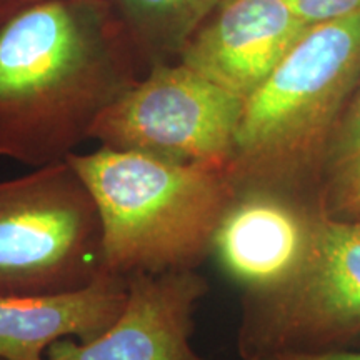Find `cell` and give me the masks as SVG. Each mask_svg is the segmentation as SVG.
<instances>
[{"instance_id": "1", "label": "cell", "mask_w": 360, "mask_h": 360, "mask_svg": "<svg viewBox=\"0 0 360 360\" xmlns=\"http://www.w3.org/2000/svg\"><path fill=\"white\" fill-rule=\"evenodd\" d=\"M146 62L109 0H40L0 19V157L67 160Z\"/></svg>"}, {"instance_id": "2", "label": "cell", "mask_w": 360, "mask_h": 360, "mask_svg": "<svg viewBox=\"0 0 360 360\" xmlns=\"http://www.w3.org/2000/svg\"><path fill=\"white\" fill-rule=\"evenodd\" d=\"M102 224L103 270L119 277L197 270L237 188L231 167L101 147L72 154Z\"/></svg>"}, {"instance_id": "3", "label": "cell", "mask_w": 360, "mask_h": 360, "mask_svg": "<svg viewBox=\"0 0 360 360\" xmlns=\"http://www.w3.org/2000/svg\"><path fill=\"white\" fill-rule=\"evenodd\" d=\"M360 77V13L309 27L244 105L231 162L237 191L287 186L312 162Z\"/></svg>"}, {"instance_id": "4", "label": "cell", "mask_w": 360, "mask_h": 360, "mask_svg": "<svg viewBox=\"0 0 360 360\" xmlns=\"http://www.w3.org/2000/svg\"><path fill=\"white\" fill-rule=\"evenodd\" d=\"M102 224L70 160L0 182V295H53L101 278Z\"/></svg>"}, {"instance_id": "5", "label": "cell", "mask_w": 360, "mask_h": 360, "mask_svg": "<svg viewBox=\"0 0 360 360\" xmlns=\"http://www.w3.org/2000/svg\"><path fill=\"white\" fill-rule=\"evenodd\" d=\"M360 335V220L315 212L307 255L282 285L244 294V360L332 350Z\"/></svg>"}, {"instance_id": "6", "label": "cell", "mask_w": 360, "mask_h": 360, "mask_svg": "<svg viewBox=\"0 0 360 360\" xmlns=\"http://www.w3.org/2000/svg\"><path fill=\"white\" fill-rule=\"evenodd\" d=\"M244 105L180 62L159 64L103 112L90 139L177 164L231 167Z\"/></svg>"}, {"instance_id": "7", "label": "cell", "mask_w": 360, "mask_h": 360, "mask_svg": "<svg viewBox=\"0 0 360 360\" xmlns=\"http://www.w3.org/2000/svg\"><path fill=\"white\" fill-rule=\"evenodd\" d=\"M207 292L199 270L129 277L122 312L102 335L57 342L45 360H207L192 345Z\"/></svg>"}, {"instance_id": "8", "label": "cell", "mask_w": 360, "mask_h": 360, "mask_svg": "<svg viewBox=\"0 0 360 360\" xmlns=\"http://www.w3.org/2000/svg\"><path fill=\"white\" fill-rule=\"evenodd\" d=\"M307 29L285 0H224L177 62L247 102Z\"/></svg>"}, {"instance_id": "9", "label": "cell", "mask_w": 360, "mask_h": 360, "mask_svg": "<svg viewBox=\"0 0 360 360\" xmlns=\"http://www.w3.org/2000/svg\"><path fill=\"white\" fill-rule=\"evenodd\" d=\"M314 217L290 193L242 188L215 231L212 254L244 294L276 289L307 255Z\"/></svg>"}, {"instance_id": "10", "label": "cell", "mask_w": 360, "mask_h": 360, "mask_svg": "<svg viewBox=\"0 0 360 360\" xmlns=\"http://www.w3.org/2000/svg\"><path fill=\"white\" fill-rule=\"evenodd\" d=\"M127 278L103 274L84 289L0 295V360H45L57 342L102 335L122 312Z\"/></svg>"}, {"instance_id": "11", "label": "cell", "mask_w": 360, "mask_h": 360, "mask_svg": "<svg viewBox=\"0 0 360 360\" xmlns=\"http://www.w3.org/2000/svg\"><path fill=\"white\" fill-rule=\"evenodd\" d=\"M146 64L177 62L224 0H109Z\"/></svg>"}, {"instance_id": "12", "label": "cell", "mask_w": 360, "mask_h": 360, "mask_svg": "<svg viewBox=\"0 0 360 360\" xmlns=\"http://www.w3.org/2000/svg\"><path fill=\"white\" fill-rule=\"evenodd\" d=\"M327 165H330L334 191L360 174V89L327 148Z\"/></svg>"}, {"instance_id": "13", "label": "cell", "mask_w": 360, "mask_h": 360, "mask_svg": "<svg viewBox=\"0 0 360 360\" xmlns=\"http://www.w3.org/2000/svg\"><path fill=\"white\" fill-rule=\"evenodd\" d=\"M309 27L360 13V0H285Z\"/></svg>"}, {"instance_id": "14", "label": "cell", "mask_w": 360, "mask_h": 360, "mask_svg": "<svg viewBox=\"0 0 360 360\" xmlns=\"http://www.w3.org/2000/svg\"><path fill=\"white\" fill-rule=\"evenodd\" d=\"M334 192L337 207L345 212L339 219L360 220V174Z\"/></svg>"}, {"instance_id": "15", "label": "cell", "mask_w": 360, "mask_h": 360, "mask_svg": "<svg viewBox=\"0 0 360 360\" xmlns=\"http://www.w3.org/2000/svg\"><path fill=\"white\" fill-rule=\"evenodd\" d=\"M267 360H360V352L350 350H319V352H285L277 354Z\"/></svg>"}, {"instance_id": "16", "label": "cell", "mask_w": 360, "mask_h": 360, "mask_svg": "<svg viewBox=\"0 0 360 360\" xmlns=\"http://www.w3.org/2000/svg\"><path fill=\"white\" fill-rule=\"evenodd\" d=\"M35 2H40V0H0V19Z\"/></svg>"}]
</instances>
